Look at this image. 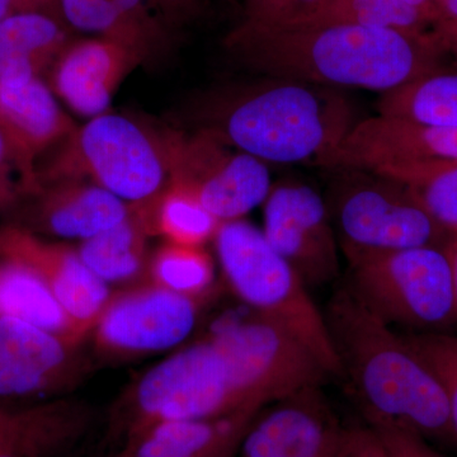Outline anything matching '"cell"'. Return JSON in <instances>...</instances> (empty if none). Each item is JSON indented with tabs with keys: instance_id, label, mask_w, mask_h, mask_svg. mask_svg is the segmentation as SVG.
I'll return each instance as SVG.
<instances>
[{
	"instance_id": "5b68a950",
	"label": "cell",
	"mask_w": 457,
	"mask_h": 457,
	"mask_svg": "<svg viewBox=\"0 0 457 457\" xmlns=\"http://www.w3.org/2000/svg\"><path fill=\"white\" fill-rule=\"evenodd\" d=\"M42 174L40 189L88 179L134 207L152 204L170 180L161 132L110 112L77 126Z\"/></svg>"
},
{
	"instance_id": "52a82bcc",
	"label": "cell",
	"mask_w": 457,
	"mask_h": 457,
	"mask_svg": "<svg viewBox=\"0 0 457 457\" xmlns=\"http://www.w3.org/2000/svg\"><path fill=\"white\" fill-rule=\"evenodd\" d=\"M330 192V218L341 253L353 262L417 246H447L455 234L427 212L398 180L342 170Z\"/></svg>"
},
{
	"instance_id": "277c9868",
	"label": "cell",
	"mask_w": 457,
	"mask_h": 457,
	"mask_svg": "<svg viewBox=\"0 0 457 457\" xmlns=\"http://www.w3.org/2000/svg\"><path fill=\"white\" fill-rule=\"evenodd\" d=\"M222 275L233 293L254 312L293 333L332 376H339L323 312L302 278L251 222H221L215 237Z\"/></svg>"
},
{
	"instance_id": "6da1fadb",
	"label": "cell",
	"mask_w": 457,
	"mask_h": 457,
	"mask_svg": "<svg viewBox=\"0 0 457 457\" xmlns=\"http://www.w3.org/2000/svg\"><path fill=\"white\" fill-rule=\"evenodd\" d=\"M224 44L239 62L264 77L381 93L449 69L450 60L432 31L359 25L237 26Z\"/></svg>"
},
{
	"instance_id": "9c48e42d",
	"label": "cell",
	"mask_w": 457,
	"mask_h": 457,
	"mask_svg": "<svg viewBox=\"0 0 457 457\" xmlns=\"http://www.w3.org/2000/svg\"><path fill=\"white\" fill-rule=\"evenodd\" d=\"M212 337L254 407L264 408L305 387L323 386L332 376L293 333L257 312L225 323Z\"/></svg>"
},
{
	"instance_id": "74e56055",
	"label": "cell",
	"mask_w": 457,
	"mask_h": 457,
	"mask_svg": "<svg viewBox=\"0 0 457 457\" xmlns=\"http://www.w3.org/2000/svg\"><path fill=\"white\" fill-rule=\"evenodd\" d=\"M453 21H457V0H446V2L436 11L433 26L442 22H453Z\"/></svg>"
},
{
	"instance_id": "ba28073f",
	"label": "cell",
	"mask_w": 457,
	"mask_h": 457,
	"mask_svg": "<svg viewBox=\"0 0 457 457\" xmlns=\"http://www.w3.org/2000/svg\"><path fill=\"white\" fill-rule=\"evenodd\" d=\"M262 409L240 392L230 363L212 336L147 370L120 404L129 433L153 423L210 420Z\"/></svg>"
},
{
	"instance_id": "e0dca14e",
	"label": "cell",
	"mask_w": 457,
	"mask_h": 457,
	"mask_svg": "<svg viewBox=\"0 0 457 457\" xmlns=\"http://www.w3.org/2000/svg\"><path fill=\"white\" fill-rule=\"evenodd\" d=\"M143 60L128 47L106 38L69 42L53 65L51 89L82 116L108 112L123 79Z\"/></svg>"
},
{
	"instance_id": "7402d4cb",
	"label": "cell",
	"mask_w": 457,
	"mask_h": 457,
	"mask_svg": "<svg viewBox=\"0 0 457 457\" xmlns=\"http://www.w3.org/2000/svg\"><path fill=\"white\" fill-rule=\"evenodd\" d=\"M87 423L86 409L64 400L29 408L0 404V453L56 457L83 435Z\"/></svg>"
},
{
	"instance_id": "7a4b0ae2",
	"label": "cell",
	"mask_w": 457,
	"mask_h": 457,
	"mask_svg": "<svg viewBox=\"0 0 457 457\" xmlns=\"http://www.w3.org/2000/svg\"><path fill=\"white\" fill-rule=\"evenodd\" d=\"M323 314L339 378L347 381L366 423L457 444L446 394L402 332L370 311L345 284L328 300Z\"/></svg>"
},
{
	"instance_id": "8fae6325",
	"label": "cell",
	"mask_w": 457,
	"mask_h": 457,
	"mask_svg": "<svg viewBox=\"0 0 457 457\" xmlns=\"http://www.w3.org/2000/svg\"><path fill=\"white\" fill-rule=\"evenodd\" d=\"M198 303L152 282L111 295L90 332L96 350L119 360L170 350L194 332Z\"/></svg>"
},
{
	"instance_id": "603a6c76",
	"label": "cell",
	"mask_w": 457,
	"mask_h": 457,
	"mask_svg": "<svg viewBox=\"0 0 457 457\" xmlns=\"http://www.w3.org/2000/svg\"><path fill=\"white\" fill-rule=\"evenodd\" d=\"M66 23L41 12L0 21V82L40 77L69 45Z\"/></svg>"
},
{
	"instance_id": "5bb4252c",
	"label": "cell",
	"mask_w": 457,
	"mask_h": 457,
	"mask_svg": "<svg viewBox=\"0 0 457 457\" xmlns=\"http://www.w3.org/2000/svg\"><path fill=\"white\" fill-rule=\"evenodd\" d=\"M345 429L321 386L305 387L258 411L237 457H338Z\"/></svg>"
},
{
	"instance_id": "ffe728a7",
	"label": "cell",
	"mask_w": 457,
	"mask_h": 457,
	"mask_svg": "<svg viewBox=\"0 0 457 457\" xmlns=\"http://www.w3.org/2000/svg\"><path fill=\"white\" fill-rule=\"evenodd\" d=\"M260 411L153 423L129 433L125 449L117 457H237L246 429Z\"/></svg>"
},
{
	"instance_id": "4316f807",
	"label": "cell",
	"mask_w": 457,
	"mask_h": 457,
	"mask_svg": "<svg viewBox=\"0 0 457 457\" xmlns=\"http://www.w3.org/2000/svg\"><path fill=\"white\" fill-rule=\"evenodd\" d=\"M137 209L152 236L159 234L171 245L204 246L221 224L192 192L170 182L152 204Z\"/></svg>"
},
{
	"instance_id": "4fadbf2b",
	"label": "cell",
	"mask_w": 457,
	"mask_h": 457,
	"mask_svg": "<svg viewBox=\"0 0 457 457\" xmlns=\"http://www.w3.org/2000/svg\"><path fill=\"white\" fill-rule=\"evenodd\" d=\"M456 163L457 129L378 114L357 122L324 167L389 176Z\"/></svg>"
},
{
	"instance_id": "30bf717a",
	"label": "cell",
	"mask_w": 457,
	"mask_h": 457,
	"mask_svg": "<svg viewBox=\"0 0 457 457\" xmlns=\"http://www.w3.org/2000/svg\"><path fill=\"white\" fill-rule=\"evenodd\" d=\"M168 182L188 189L219 221L239 220L269 197L264 162L201 130L194 137L162 132Z\"/></svg>"
},
{
	"instance_id": "2e32d148",
	"label": "cell",
	"mask_w": 457,
	"mask_h": 457,
	"mask_svg": "<svg viewBox=\"0 0 457 457\" xmlns=\"http://www.w3.org/2000/svg\"><path fill=\"white\" fill-rule=\"evenodd\" d=\"M0 260L33 270L53 291L84 337L92 332L111 297L108 285L84 264L77 249L50 243L29 228H0Z\"/></svg>"
},
{
	"instance_id": "f1b7e54d",
	"label": "cell",
	"mask_w": 457,
	"mask_h": 457,
	"mask_svg": "<svg viewBox=\"0 0 457 457\" xmlns=\"http://www.w3.org/2000/svg\"><path fill=\"white\" fill-rule=\"evenodd\" d=\"M215 267L204 246L167 243L150 255L147 282L201 302L212 290Z\"/></svg>"
},
{
	"instance_id": "4dcf8cb0",
	"label": "cell",
	"mask_w": 457,
	"mask_h": 457,
	"mask_svg": "<svg viewBox=\"0 0 457 457\" xmlns=\"http://www.w3.org/2000/svg\"><path fill=\"white\" fill-rule=\"evenodd\" d=\"M437 376L449 402L451 423L457 438L456 333H403Z\"/></svg>"
},
{
	"instance_id": "3957f363",
	"label": "cell",
	"mask_w": 457,
	"mask_h": 457,
	"mask_svg": "<svg viewBox=\"0 0 457 457\" xmlns=\"http://www.w3.org/2000/svg\"><path fill=\"white\" fill-rule=\"evenodd\" d=\"M266 80L216 98L203 130L264 163L324 167L359 122L351 102L332 87Z\"/></svg>"
},
{
	"instance_id": "7bdbcfd3",
	"label": "cell",
	"mask_w": 457,
	"mask_h": 457,
	"mask_svg": "<svg viewBox=\"0 0 457 457\" xmlns=\"http://www.w3.org/2000/svg\"><path fill=\"white\" fill-rule=\"evenodd\" d=\"M446 0H431L432 20L435 21V13ZM433 26V25H432Z\"/></svg>"
},
{
	"instance_id": "f35d334b",
	"label": "cell",
	"mask_w": 457,
	"mask_h": 457,
	"mask_svg": "<svg viewBox=\"0 0 457 457\" xmlns=\"http://www.w3.org/2000/svg\"><path fill=\"white\" fill-rule=\"evenodd\" d=\"M16 201V189L12 185V180L0 177V209L8 207Z\"/></svg>"
},
{
	"instance_id": "8992f818",
	"label": "cell",
	"mask_w": 457,
	"mask_h": 457,
	"mask_svg": "<svg viewBox=\"0 0 457 457\" xmlns=\"http://www.w3.org/2000/svg\"><path fill=\"white\" fill-rule=\"evenodd\" d=\"M345 285L402 333H455L457 311L447 246H417L348 264Z\"/></svg>"
},
{
	"instance_id": "ee69618b",
	"label": "cell",
	"mask_w": 457,
	"mask_h": 457,
	"mask_svg": "<svg viewBox=\"0 0 457 457\" xmlns=\"http://www.w3.org/2000/svg\"><path fill=\"white\" fill-rule=\"evenodd\" d=\"M0 457H18V456L11 455V453H0Z\"/></svg>"
},
{
	"instance_id": "8d00e7d4",
	"label": "cell",
	"mask_w": 457,
	"mask_h": 457,
	"mask_svg": "<svg viewBox=\"0 0 457 457\" xmlns=\"http://www.w3.org/2000/svg\"><path fill=\"white\" fill-rule=\"evenodd\" d=\"M12 163L16 164L13 150H12L11 144H9L7 135L0 128V177L9 179V167Z\"/></svg>"
},
{
	"instance_id": "b9f144b4",
	"label": "cell",
	"mask_w": 457,
	"mask_h": 457,
	"mask_svg": "<svg viewBox=\"0 0 457 457\" xmlns=\"http://www.w3.org/2000/svg\"><path fill=\"white\" fill-rule=\"evenodd\" d=\"M446 53L447 55H449L450 60H453V65H455V69L457 71V45H453V46L447 47Z\"/></svg>"
},
{
	"instance_id": "60d3db41",
	"label": "cell",
	"mask_w": 457,
	"mask_h": 457,
	"mask_svg": "<svg viewBox=\"0 0 457 457\" xmlns=\"http://www.w3.org/2000/svg\"><path fill=\"white\" fill-rule=\"evenodd\" d=\"M405 2L413 5L414 8L420 9V12H423V13L429 18L433 25L431 0H405Z\"/></svg>"
},
{
	"instance_id": "484cf974",
	"label": "cell",
	"mask_w": 457,
	"mask_h": 457,
	"mask_svg": "<svg viewBox=\"0 0 457 457\" xmlns=\"http://www.w3.org/2000/svg\"><path fill=\"white\" fill-rule=\"evenodd\" d=\"M378 110L380 116L457 129V71L445 69L383 93Z\"/></svg>"
},
{
	"instance_id": "cb8c5ba5",
	"label": "cell",
	"mask_w": 457,
	"mask_h": 457,
	"mask_svg": "<svg viewBox=\"0 0 457 457\" xmlns=\"http://www.w3.org/2000/svg\"><path fill=\"white\" fill-rule=\"evenodd\" d=\"M152 236L143 212L132 206L125 220L104 233L83 240L77 251L84 264L104 284H135L146 278Z\"/></svg>"
},
{
	"instance_id": "9a60e30c",
	"label": "cell",
	"mask_w": 457,
	"mask_h": 457,
	"mask_svg": "<svg viewBox=\"0 0 457 457\" xmlns=\"http://www.w3.org/2000/svg\"><path fill=\"white\" fill-rule=\"evenodd\" d=\"M79 345L25 321L0 317V398L71 390L86 374Z\"/></svg>"
},
{
	"instance_id": "836d02e7",
	"label": "cell",
	"mask_w": 457,
	"mask_h": 457,
	"mask_svg": "<svg viewBox=\"0 0 457 457\" xmlns=\"http://www.w3.org/2000/svg\"><path fill=\"white\" fill-rule=\"evenodd\" d=\"M338 457H392L371 426L347 427Z\"/></svg>"
},
{
	"instance_id": "44dd1931",
	"label": "cell",
	"mask_w": 457,
	"mask_h": 457,
	"mask_svg": "<svg viewBox=\"0 0 457 457\" xmlns=\"http://www.w3.org/2000/svg\"><path fill=\"white\" fill-rule=\"evenodd\" d=\"M38 192L33 227L62 239L83 242L120 224L132 212L121 198L86 180L51 183Z\"/></svg>"
},
{
	"instance_id": "ac0fdd59",
	"label": "cell",
	"mask_w": 457,
	"mask_h": 457,
	"mask_svg": "<svg viewBox=\"0 0 457 457\" xmlns=\"http://www.w3.org/2000/svg\"><path fill=\"white\" fill-rule=\"evenodd\" d=\"M0 128L7 135L27 191H38L36 158L77 128L40 77L0 82Z\"/></svg>"
},
{
	"instance_id": "1f68e13d",
	"label": "cell",
	"mask_w": 457,
	"mask_h": 457,
	"mask_svg": "<svg viewBox=\"0 0 457 457\" xmlns=\"http://www.w3.org/2000/svg\"><path fill=\"white\" fill-rule=\"evenodd\" d=\"M323 0H245L240 27L251 29H286L303 25Z\"/></svg>"
},
{
	"instance_id": "7c38bea8",
	"label": "cell",
	"mask_w": 457,
	"mask_h": 457,
	"mask_svg": "<svg viewBox=\"0 0 457 457\" xmlns=\"http://www.w3.org/2000/svg\"><path fill=\"white\" fill-rule=\"evenodd\" d=\"M263 221L264 237L309 290L336 281L341 248L327 200L318 191L300 182L278 183L264 201Z\"/></svg>"
},
{
	"instance_id": "d6a6232c",
	"label": "cell",
	"mask_w": 457,
	"mask_h": 457,
	"mask_svg": "<svg viewBox=\"0 0 457 457\" xmlns=\"http://www.w3.org/2000/svg\"><path fill=\"white\" fill-rule=\"evenodd\" d=\"M378 433L392 457H445L417 433L385 423H368Z\"/></svg>"
},
{
	"instance_id": "ab89813d",
	"label": "cell",
	"mask_w": 457,
	"mask_h": 457,
	"mask_svg": "<svg viewBox=\"0 0 457 457\" xmlns=\"http://www.w3.org/2000/svg\"><path fill=\"white\" fill-rule=\"evenodd\" d=\"M447 252H449L451 264H453V286H455V302L457 311V234L453 236L449 245H447Z\"/></svg>"
},
{
	"instance_id": "f546056e",
	"label": "cell",
	"mask_w": 457,
	"mask_h": 457,
	"mask_svg": "<svg viewBox=\"0 0 457 457\" xmlns=\"http://www.w3.org/2000/svg\"><path fill=\"white\" fill-rule=\"evenodd\" d=\"M384 177L407 186L442 227L457 234V163L395 171Z\"/></svg>"
},
{
	"instance_id": "d6986e66",
	"label": "cell",
	"mask_w": 457,
	"mask_h": 457,
	"mask_svg": "<svg viewBox=\"0 0 457 457\" xmlns=\"http://www.w3.org/2000/svg\"><path fill=\"white\" fill-rule=\"evenodd\" d=\"M66 25L128 47L153 64L171 50L174 33L150 0H60Z\"/></svg>"
},
{
	"instance_id": "d4e9b609",
	"label": "cell",
	"mask_w": 457,
	"mask_h": 457,
	"mask_svg": "<svg viewBox=\"0 0 457 457\" xmlns=\"http://www.w3.org/2000/svg\"><path fill=\"white\" fill-rule=\"evenodd\" d=\"M0 317L25 321L73 345L86 338L33 270L4 260H0Z\"/></svg>"
},
{
	"instance_id": "d590c367",
	"label": "cell",
	"mask_w": 457,
	"mask_h": 457,
	"mask_svg": "<svg viewBox=\"0 0 457 457\" xmlns=\"http://www.w3.org/2000/svg\"><path fill=\"white\" fill-rule=\"evenodd\" d=\"M432 32L445 50L453 45H457V21L438 23L432 27Z\"/></svg>"
},
{
	"instance_id": "83f0119b",
	"label": "cell",
	"mask_w": 457,
	"mask_h": 457,
	"mask_svg": "<svg viewBox=\"0 0 457 457\" xmlns=\"http://www.w3.org/2000/svg\"><path fill=\"white\" fill-rule=\"evenodd\" d=\"M326 25L432 31L429 18L405 0H323L315 13L299 27Z\"/></svg>"
},
{
	"instance_id": "e575fe53",
	"label": "cell",
	"mask_w": 457,
	"mask_h": 457,
	"mask_svg": "<svg viewBox=\"0 0 457 457\" xmlns=\"http://www.w3.org/2000/svg\"><path fill=\"white\" fill-rule=\"evenodd\" d=\"M162 21L177 32L203 16L207 0H150Z\"/></svg>"
}]
</instances>
